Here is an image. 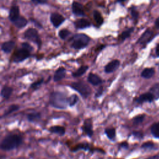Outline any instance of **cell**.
<instances>
[{
	"label": "cell",
	"mask_w": 159,
	"mask_h": 159,
	"mask_svg": "<svg viewBox=\"0 0 159 159\" xmlns=\"http://www.w3.org/2000/svg\"><path fill=\"white\" fill-rule=\"evenodd\" d=\"M149 92L153 94L155 100L159 99V83H155L150 89Z\"/></svg>",
	"instance_id": "cell-27"
},
{
	"label": "cell",
	"mask_w": 159,
	"mask_h": 159,
	"mask_svg": "<svg viewBox=\"0 0 159 159\" xmlns=\"http://www.w3.org/2000/svg\"><path fill=\"white\" fill-rule=\"evenodd\" d=\"M19 17V9L18 6H12L11 8L10 12H9V18L10 20H11L12 22H14Z\"/></svg>",
	"instance_id": "cell-17"
},
{
	"label": "cell",
	"mask_w": 159,
	"mask_h": 159,
	"mask_svg": "<svg viewBox=\"0 0 159 159\" xmlns=\"http://www.w3.org/2000/svg\"><path fill=\"white\" fill-rule=\"evenodd\" d=\"M83 150L84 151H95L96 149H92L90 145L88 143H80L76 145H75L72 148H71V151L73 152H76L78 150Z\"/></svg>",
	"instance_id": "cell-13"
},
{
	"label": "cell",
	"mask_w": 159,
	"mask_h": 159,
	"mask_svg": "<svg viewBox=\"0 0 159 159\" xmlns=\"http://www.w3.org/2000/svg\"><path fill=\"white\" fill-rule=\"evenodd\" d=\"M155 53H156V56H157V57H159V43L157 45V47H156Z\"/></svg>",
	"instance_id": "cell-42"
},
{
	"label": "cell",
	"mask_w": 159,
	"mask_h": 159,
	"mask_svg": "<svg viewBox=\"0 0 159 159\" xmlns=\"http://www.w3.org/2000/svg\"><path fill=\"white\" fill-rule=\"evenodd\" d=\"M118 1H119V2H122V1H125V0H117Z\"/></svg>",
	"instance_id": "cell-45"
},
{
	"label": "cell",
	"mask_w": 159,
	"mask_h": 159,
	"mask_svg": "<svg viewBox=\"0 0 159 159\" xmlns=\"http://www.w3.org/2000/svg\"><path fill=\"white\" fill-rule=\"evenodd\" d=\"M19 108H20V107H19V106L17 105V104H12V105L9 106V107L7 108V109L4 111V114L1 117H6V116H9V114H12V112H14L17 111V110H19Z\"/></svg>",
	"instance_id": "cell-25"
},
{
	"label": "cell",
	"mask_w": 159,
	"mask_h": 159,
	"mask_svg": "<svg viewBox=\"0 0 159 159\" xmlns=\"http://www.w3.org/2000/svg\"><path fill=\"white\" fill-rule=\"evenodd\" d=\"M154 37H155V34L152 30L149 29L146 30L144 32V33L141 35V37L139 39L137 43L141 45H145L148 42H150L151 40H152Z\"/></svg>",
	"instance_id": "cell-8"
},
{
	"label": "cell",
	"mask_w": 159,
	"mask_h": 159,
	"mask_svg": "<svg viewBox=\"0 0 159 159\" xmlns=\"http://www.w3.org/2000/svg\"><path fill=\"white\" fill-rule=\"evenodd\" d=\"M75 27L78 29H84L90 26L91 24L90 22L87 20L84 19H78L76 20L74 23Z\"/></svg>",
	"instance_id": "cell-18"
},
{
	"label": "cell",
	"mask_w": 159,
	"mask_h": 159,
	"mask_svg": "<svg viewBox=\"0 0 159 159\" xmlns=\"http://www.w3.org/2000/svg\"><path fill=\"white\" fill-rule=\"evenodd\" d=\"M133 30H134V28L132 27V28L128 29L127 30L124 31V32L121 34V36H120L121 39L124 40H125V39L128 38V37L130 35V34H131V33L133 32Z\"/></svg>",
	"instance_id": "cell-32"
},
{
	"label": "cell",
	"mask_w": 159,
	"mask_h": 159,
	"mask_svg": "<svg viewBox=\"0 0 159 159\" xmlns=\"http://www.w3.org/2000/svg\"><path fill=\"white\" fill-rule=\"evenodd\" d=\"M50 20L54 27H58L64 22L65 18L58 13H52L50 16Z\"/></svg>",
	"instance_id": "cell-11"
},
{
	"label": "cell",
	"mask_w": 159,
	"mask_h": 159,
	"mask_svg": "<svg viewBox=\"0 0 159 159\" xmlns=\"http://www.w3.org/2000/svg\"><path fill=\"white\" fill-rule=\"evenodd\" d=\"M151 133L153 136L157 139H159V123H154L150 128Z\"/></svg>",
	"instance_id": "cell-28"
},
{
	"label": "cell",
	"mask_w": 159,
	"mask_h": 159,
	"mask_svg": "<svg viewBox=\"0 0 159 159\" xmlns=\"http://www.w3.org/2000/svg\"><path fill=\"white\" fill-rule=\"evenodd\" d=\"M34 3L37 4H45L47 2V0H32Z\"/></svg>",
	"instance_id": "cell-41"
},
{
	"label": "cell",
	"mask_w": 159,
	"mask_h": 159,
	"mask_svg": "<svg viewBox=\"0 0 159 159\" xmlns=\"http://www.w3.org/2000/svg\"><path fill=\"white\" fill-rule=\"evenodd\" d=\"M120 61L118 60H114L107 63L104 67V71L106 73H111L115 71L119 66Z\"/></svg>",
	"instance_id": "cell-10"
},
{
	"label": "cell",
	"mask_w": 159,
	"mask_h": 159,
	"mask_svg": "<svg viewBox=\"0 0 159 159\" xmlns=\"http://www.w3.org/2000/svg\"><path fill=\"white\" fill-rule=\"evenodd\" d=\"M72 10L73 12L78 16H84V10L83 6L77 2H73L72 4Z\"/></svg>",
	"instance_id": "cell-15"
},
{
	"label": "cell",
	"mask_w": 159,
	"mask_h": 159,
	"mask_svg": "<svg viewBox=\"0 0 159 159\" xmlns=\"http://www.w3.org/2000/svg\"><path fill=\"white\" fill-rule=\"evenodd\" d=\"M102 92H103V88H102V86H101V87L98 89V90L97 91L96 93L95 94V97H96V98H99V97L102 95Z\"/></svg>",
	"instance_id": "cell-38"
},
{
	"label": "cell",
	"mask_w": 159,
	"mask_h": 159,
	"mask_svg": "<svg viewBox=\"0 0 159 159\" xmlns=\"http://www.w3.org/2000/svg\"><path fill=\"white\" fill-rule=\"evenodd\" d=\"M87 80L88 83L93 86H98L102 83V80L101 78V77L93 73H89Z\"/></svg>",
	"instance_id": "cell-12"
},
{
	"label": "cell",
	"mask_w": 159,
	"mask_h": 159,
	"mask_svg": "<svg viewBox=\"0 0 159 159\" xmlns=\"http://www.w3.org/2000/svg\"><path fill=\"white\" fill-rule=\"evenodd\" d=\"M131 15H132V17H133V19H137L139 17V12L135 8H132L131 9Z\"/></svg>",
	"instance_id": "cell-37"
},
{
	"label": "cell",
	"mask_w": 159,
	"mask_h": 159,
	"mask_svg": "<svg viewBox=\"0 0 159 159\" xmlns=\"http://www.w3.org/2000/svg\"><path fill=\"white\" fill-rule=\"evenodd\" d=\"M147 159H159V155H153V156H152V157H148V158H147Z\"/></svg>",
	"instance_id": "cell-44"
},
{
	"label": "cell",
	"mask_w": 159,
	"mask_h": 159,
	"mask_svg": "<svg viewBox=\"0 0 159 159\" xmlns=\"http://www.w3.org/2000/svg\"><path fill=\"white\" fill-rule=\"evenodd\" d=\"M13 89L9 86H4L1 91V96L4 99H8L11 97Z\"/></svg>",
	"instance_id": "cell-19"
},
{
	"label": "cell",
	"mask_w": 159,
	"mask_h": 159,
	"mask_svg": "<svg viewBox=\"0 0 159 159\" xmlns=\"http://www.w3.org/2000/svg\"><path fill=\"white\" fill-rule=\"evenodd\" d=\"M69 86L71 88L77 91L84 99L87 98L92 92L91 87L83 81L72 82Z\"/></svg>",
	"instance_id": "cell-3"
},
{
	"label": "cell",
	"mask_w": 159,
	"mask_h": 159,
	"mask_svg": "<svg viewBox=\"0 0 159 159\" xmlns=\"http://www.w3.org/2000/svg\"><path fill=\"white\" fill-rule=\"evenodd\" d=\"M89 40V37L85 34H76L73 37L71 46L75 49H81L85 47L88 44Z\"/></svg>",
	"instance_id": "cell-4"
},
{
	"label": "cell",
	"mask_w": 159,
	"mask_h": 159,
	"mask_svg": "<svg viewBox=\"0 0 159 159\" xmlns=\"http://www.w3.org/2000/svg\"><path fill=\"white\" fill-rule=\"evenodd\" d=\"M22 47L29 50L30 52H31L32 50V47L28 43H23L22 44Z\"/></svg>",
	"instance_id": "cell-39"
},
{
	"label": "cell",
	"mask_w": 159,
	"mask_h": 159,
	"mask_svg": "<svg viewBox=\"0 0 159 159\" xmlns=\"http://www.w3.org/2000/svg\"><path fill=\"white\" fill-rule=\"evenodd\" d=\"M88 66L87 65H83L80 66L78 70H76L75 71L72 73V76L74 78H78V77H80L82 75H83L86 71L88 70Z\"/></svg>",
	"instance_id": "cell-22"
},
{
	"label": "cell",
	"mask_w": 159,
	"mask_h": 159,
	"mask_svg": "<svg viewBox=\"0 0 159 159\" xmlns=\"http://www.w3.org/2000/svg\"><path fill=\"white\" fill-rule=\"evenodd\" d=\"M30 52L23 47L15 51L12 55V61L16 63L21 62L27 59L30 56Z\"/></svg>",
	"instance_id": "cell-5"
},
{
	"label": "cell",
	"mask_w": 159,
	"mask_h": 159,
	"mask_svg": "<svg viewBox=\"0 0 159 159\" xmlns=\"http://www.w3.org/2000/svg\"><path fill=\"white\" fill-rule=\"evenodd\" d=\"M14 24L18 28H22L26 25L27 24V20L23 17H19L15 21L13 22Z\"/></svg>",
	"instance_id": "cell-26"
},
{
	"label": "cell",
	"mask_w": 159,
	"mask_h": 159,
	"mask_svg": "<svg viewBox=\"0 0 159 159\" xmlns=\"http://www.w3.org/2000/svg\"><path fill=\"white\" fill-rule=\"evenodd\" d=\"M155 25L157 29H159V17L155 20Z\"/></svg>",
	"instance_id": "cell-43"
},
{
	"label": "cell",
	"mask_w": 159,
	"mask_h": 159,
	"mask_svg": "<svg viewBox=\"0 0 159 159\" xmlns=\"http://www.w3.org/2000/svg\"><path fill=\"white\" fill-rule=\"evenodd\" d=\"M119 147L120 148H128V146H129V144L127 142L124 141V142H121L120 144H119Z\"/></svg>",
	"instance_id": "cell-40"
},
{
	"label": "cell",
	"mask_w": 159,
	"mask_h": 159,
	"mask_svg": "<svg viewBox=\"0 0 159 159\" xmlns=\"http://www.w3.org/2000/svg\"><path fill=\"white\" fill-rule=\"evenodd\" d=\"M132 135L134 137H137L138 139H142L143 137V134L140 131H134L132 132Z\"/></svg>",
	"instance_id": "cell-36"
},
{
	"label": "cell",
	"mask_w": 159,
	"mask_h": 159,
	"mask_svg": "<svg viewBox=\"0 0 159 159\" xmlns=\"http://www.w3.org/2000/svg\"><path fill=\"white\" fill-rule=\"evenodd\" d=\"M43 78H42L40 80H39L36 81H34V83H32L30 84V88L33 89H37L41 86V84L43 83Z\"/></svg>",
	"instance_id": "cell-33"
},
{
	"label": "cell",
	"mask_w": 159,
	"mask_h": 159,
	"mask_svg": "<svg viewBox=\"0 0 159 159\" xmlns=\"http://www.w3.org/2000/svg\"><path fill=\"white\" fill-rule=\"evenodd\" d=\"M81 129L83 133L85 134V135H86L88 137H92L94 134V131L93 129V122L91 118H88L84 120Z\"/></svg>",
	"instance_id": "cell-7"
},
{
	"label": "cell",
	"mask_w": 159,
	"mask_h": 159,
	"mask_svg": "<svg viewBox=\"0 0 159 159\" xmlns=\"http://www.w3.org/2000/svg\"><path fill=\"white\" fill-rule=\"evenodd\" d=\"M58 34L61 39H65L70 34V32L67 29H62L59 32Z\"/></svg>",
	"instance_id": "cell-34"
},
{
	"label": "cell",
	"mask_w": 159,
	"mask_h": 159,
	"mask_svg": "<svg viewBox=\"0 0 159 159\" xmlns=\"http://www.w3.org/2000/svg\"><path fill=\"white\" fill-rule=\"evenodd\" d=\"M79 98L76 94H72L68 98V106L70 107L74 106L78 101Z\"/></svg>",
	"instance_id": "cell-30"
},
{
	"label": "cell",
	"mask_w": 159,
	"mask_h": 159,
	"mask_svg": "<svg viewBox=\"0 0 159 159\" xmlns=\"http://www.w3.org/2000/svg\"><path fill=\"white\" fill-rule=\"evenodd\" d=\"M49 103L55 108L65 109L68 106V98L63 92L53 91L50 94Z\"/></svg>",
	"instance_id": "cell-2"
},
{
	"label": "cell",
	"mask_w": 159,
	"mask_h": 159,
	"mask_svg": "<svg viewBox=\"0 0 159 159\" xmlns=\"http://www.w3.org/2000/svg\"><path fill=\"white\" fill-rule=\"evenodd\" d=\"M93 17L96 21V22L98 25H101L103 23V18L101 14V13L98 11H94L93 12Z\"/></svg>",
	"instance_id": "cell-29"
},
{
	"label": "cell",
	"mask_w": 159,
	"mask_h": 159,
	"mask_svg": "<svg viewBox=\"0 0 159 159\" xmlns=\"http://www.w3.org/2000/svg\"><path fill=\"white\" fill-rule=\"evenodd\" d=\"M153 100H155L154 96L152 93L148 92L140 94L137 98L135 99V101L138 104H142L145 102H152Z\"/></svg>",
	"instance_id": "cell-9"
},
{
	"label": "cell",
	"mask_w": 159,
	"mask_h": 159,
	"mask_svg": "<svg viewBox=\"0 0 159 159\" xmlns=\"http://www.w3.org/2000/svg\"><path fill=\"white\" fill-rule=\"evenodd\" d=\"M154 146H155V145L152 142L148 141V142L143 143L141 145V147L144 149H152V148H153Z\"/></svg>",
	"instance_id": "cell-35"
},
{
	"label": "cell",
	"mask_w": 159,
	"mask_h": 159,
	"mask_svg": "<svg viewBox=\"0 0 159 159\" xmlns=\"http://www.w3.org/2000/svg\"><path fill=\"white\" fill-rule=\"evenodd\" d=\"M15 46V42L14 41H8L2 44L1 49L5 53H10Z\"/></svg>",
	"instance_id": "cell-20"
},
{
	"label": "cell",
	"mask_w": 159,
	"mask_h": 159,
	"mask_svg": "<svg viewBox=\"0 0 159 159\" xmlns=\"http://www.w3.org/2000/svg\"><path fill=\"white\" fill-rule=\"evenodd\" d=\"M41 118V114L40 112H32L27 115V120L30 122L38 121Z\"/></svg>",
	"instance_id": "cell-24"
},
{
	"label": "cell",
	"mask_w": 159,
	"mask_h": 159,
	"mask_svg": "<svg viewBox=\"0 0 159 159\" xmlns=\"http://www.w3.org/2000/svg\"><path fill=\"white\" fill-rule=\"evenodd\" d=\"M104 133L110 140H113L115 139L116 135V129L114 127H107L104 130Z\"/></svg>",
	"instance_id": "cell-23"
},
{
	"label": "cell",
	"mask_w": 159,
	"mask_h": 159,
	"mask_svg": "<svg viewBox=\"0 0 159 159\" xmlns=\"http://www.w3.org/2000/svg\"><path fill=\"white\" fill-rule=\"evenodd\" d=\"M144 119H145V115L140 114L133 118L132 122L134 125H139L143 122Z\"/></svg>",
	"instance_id": "cell-31"
},
{
	"label": "cell",
	"mask_w": 159,
	"mask_h": 159,
	"mask_svg": "<svg viewBox=\"0 0 159 159\" xmlns=\"http://www.w3.org/2000/svg\"><path fill=\"white\" fill-rule=\"evenodd\" d=\"M155 74V70L153 68H146L141 73V76L145 79L151 78Z\"/></svg>",
	"instance_id": "cell-21"
},
{
	"label": "cell",
	"mask_w": 159,
	"mask_h": 159,
	"mask_svg": "<svg viewBox=\"0 0 159 159\" xmlns=\"http://www.w3.org/2000/svg\"><path fill=\"white\" fill-rule=\"evenodd\" d=\"M23 143L22 136L13 134L6 135L1 141V148L4 151H10L18 148Z\"/></svg>",
	"instance_id": "cell-1"
},
{
	"label": "cell",
	"mask_w": 159,
	"mask_h": 159,
	"mask_svg": "<svg viewBox=\"0 0 159 159\" xmlns=\"http://www.w3.org/2000/svg\"><path fill=\"white\" fill-rule=\"evenodd\" d=\"M24 37L27 39L37 43L39 46H40L41 44L40 39L39 36V34H38L37 30H35V29H33V28L28 29L24 32Z\"/></svg>",
	"instance_id": "cell-6"
},
{
	"label": "cell",
	"mask_w": 159,
	"mask_h": 159,
	"mask_svg": "<svg viewBox=\"0 0 159 159\" xmlns=\"http://www.w3.org/2000/svg\"><path fill=\"white\" fill-rule=\"evenodd\" d=\"M48 130L51 133L56 134L60 136L64 135L66 132L65 128L63 126L61 125H52L49 128Z\"/></svg>",
	"instance_id": "cell-16"
},
{
	"label": "cell",
	"mask_w": 159,
	"mask_h": 159,
	"mask_svg": "<svg viewBox=\"0 0 159 159\" xmlns=\"http://www.w3.org/2000/svg\"><path fill=\"white\" fill-rule=\"evenodd\" d=\"M66 76V70L63 67L58 68L55 72L53 75V81L58 82L63 80Z\"/></svg>",
	"instance_id": "cell-14"
}]
</instances>
